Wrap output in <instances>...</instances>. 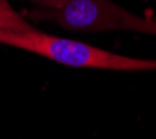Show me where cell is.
<instances>
[{
	"label": "cell",
	"instance_id": "1",
	"mask_svg": "<svg viewBox=\"0 0 156 139\" xmlns=\"http://www.w3.org/2000/svg\"><path fill=\"white\" fill-rule=\"evenodd\" d=\"M29 18L52 21L74 32L130 31L156 36V19L134 14L112 0H64L55 9H36Z\"/></svg>",
	"mask_w": 156,
	"mask_h": 139
},
{
	"label": "cell",
	"instance_id": "2",
	"mask_svg": "<svg viewBox=\"0 0 156 139\" xmlns=\"http://www.w3.org/2000/svg\"><path fill=\"white\" fill-rule=\"evenodd\" d=\"M53 61L75 68H96L113 71L156 70V58H138L112 53L73 39L58 38L52 47Z\"/></svg>",
	"mask_w": 156,
	"mask_h": 139
},
{
	"label": "cell",
	"instance_id": "3",
	"mask_svg": "<svg viewBox=\"0 0 156 139\" xmlns=\"http://www.w3.org/2000/svg\"><path fill=\"white\" fill-rule=\"evenodd\" d=\"M0 28L23 31V29H29L32 26L29 25L21 16H18L10 7V4H7L4 0H2L0 2Z\"/></svg>",
	"mask_w": 156,
	"mask_h": 139
},
{
	"label": "cell",
	"instance_id": "4",
	"mask_svg": "<svg viewBox=\"0 0 156 139\" xmlns=\"http://www.w3.org/2000/svg\"><path fill=\"white\" fill-rule=\"evenodd\" d=\"M31 3H34L38 9H55L58 7L64 0H28Z\"/></svg>",
	"mask_w": 156,
	"mask_h": 139
},
{
	"label": "cell",
	"instance_id": "5",
	"mask_svg": "<svg viewBox=\"0 0 156 139\" xmlns=\"http://www.w3.org/2000/svg\"><path fill=\"white\" fill-rule=\"evenodd\" d=\"M0 2H2V0H0Z\"/></svg>",
	"mask_w": 156,
	"mask_h": 139
}]
</instances>
